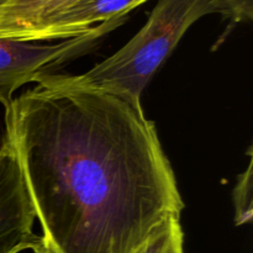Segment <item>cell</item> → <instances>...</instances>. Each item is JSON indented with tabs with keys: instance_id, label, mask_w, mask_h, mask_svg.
<instances>
[{
	"instance_id": "cell-9",
	"label": "cell",
	"mask_w": 253,
	"mask_h": 253,
	"mask_svg": "<svg viewBox=\"0 0 253 253\" xmlns=\"http://www.w3.org/2000/svg\"><path fill=\"white\" fill-rule=\"evenodd\" d=\"M219 2L222 15L236 24L253 19V0H219Z\"/></svg>"
},
{
	"instance_id": "cell-8",
	"label": "cell",
	"mask_w": 253,
	"mask_h": 253,
	"mask_svg": "<svg viewBox=\"0 0 253 253\" xmlns=\"http://www.w3.org/2000/svg\"><path fill=\"white\" fill-rule=\"evenodd\" d=\"M252 160L250 161L247 169L239 177L236 187L234 189L235 205V224L240 226L252 220Z\"/></svg>"
},
{
	"instance_id": "cell-2",
	"label": "cell",
	"mask_w": 253,
	"mask_h": 253,
	"mask_svg": "<svg viewBox=\"0 0 253 253\" xmlns=\"http://www.w3.org/2000/svg\"><path fill=\"white\" fill-rule=\"evenodd\" d=\"M210 14L222 15L219 0H160L145 26L115 54L83 74L57 76L66 83L141 104L146 85L188 29Z\"/></svg>"
},
{
	"instance_id": "cell-4",
	"label": "cell",
	"mask_w": 253,
	"mask_h": 253,
	"mask_svg": "<svg viewBox=\"0 0 253 253\" xmlns=\"http://www.w3.org/2000/svg\"><path fill=\"white\" fill-rule=\"evenodd\" d=\"M36 219L16 153L4 133L0 140V253L34 251L41 237L34 234Z\"/></svg>"
},
{
	"instance_id": "cell-1",
	"label": "cell",
	"mask_w": 253,
	"mask_h": 253,
	"mask_svg": "<svg viewBox=\"0 0 253 253\" xmlns=\"http://www.w3.org/2000/svg\"><path fill=\"white\" fill-rule=\"evenodd\" d=\"M5 109L51 253H132L184 208L141 104L43 74Z\"/></svg>"
},
{
	"instance_id": "cell-3",
	"label": "cell",
	"mask_w": 253,
	"mask_h": 253,
	"mask_svg": "<svg viewBox=\"0 0 253 253\" xmlns=\"http://www.w3.org/2000/svg\"><path fill=\"white\" fill-rule=\"evenodd\" d=\"M126 19L127 15L101 22L84 34L54 44L0 37V104L9 108L17 89L94 49L104 36L121 26Z\"/></svg>"
},
{
	"instance_id": "cell-7",
	"label": "cell",
	"mask_w": 253,
	"mask_h": 253,
	"mask_svg": "<svg viewBox=\"0 0 253 253\" xmlns=\"http://www.w3.org/2000/svg\"><path fill=\"white\" fill-rule=\"evenodd\" d=\"M132 253H184V234L179 219H169Z\"/></svg>"
},
{
	"instance_id": "cell-10",
	"label": "cell",
	"mask_w": 253,
	"mask_h": 253,
	"mask_svg": "<svg viewBox=\"0 0 253 253\" xmlns=\"http://www.w3.org/2000/svg\"><path fill=\"white\" fill-rule=\"evenodd\" d=\"M34 252H35V253H51V252L48 251V250L46 249V247L43 246V244H42V241H41V244H40L39 246H37L36 249L34 250Z\"/></svg>"
},
{
	"instance_id": "cell-5",
	"label": "cell",
	"mask_w": 253,
	"mask_h": 253,
	"mask_svg": "<svg viewBox=\"0 0 253 253\" xmlns=\"http://www.w3.org/2000/svg\"><path fill=\"white\" fill-rule=\"evenodd\" d=\"M148 0H78L42 24L26 41L71 39L111 19L126 16Z\"/></svg>"
},
{
	"instance_id": "cell-11",
	"label": "cell",
	"mask_w": 253,
	"mask_h": 253,
	"mask_svg": "<svg viewBox=\"0 0 253 253\" xmlns=\"http://www.w3.org/2000/svg\"><path fill=\"white\" fill-rule=\"evenodd\" d=\"M9 1H10V0H0V12L2 11V9L6 6L7 2H9Z\"/></svg>"
},
{
	"instance_id": "cell-6",
	"label": "cell",
	"mask_w": 253,
	"mask_h": 253,
	"mask_svg": "<svg viewBox=\"0 0 253 253\" xmlns=\"http://www.w3.org/2000/svg\"><path fill=\"white\" fill-rule=\"evenodd\" d=\"M78 0H10L0 12V37L26 41L42 24Z\"/></svg>"
}]
</instances>
